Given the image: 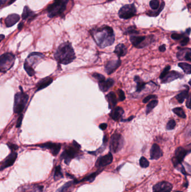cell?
I'll return each instance as SVG.
<instances>
[{
  "mask_svg": "<svg viewBox=\"0 0 191 192\" xmlns=\"http://www.w3.org/2000/svg\"><path fill=\"white\" fill-rule=\"evenodd\" d=\"M186 106L187 108L191 110V95L190 96H188L187 100L186 102Z\"/></svg>",
  "mask_w": 191,
  "mask_h": 192,
  "instance_id": "7dc6e473",
  "label": "cell"
},
{
  "mask_svg": "<svg viewBox=\"0 0 191 192\" xmlns=\"http://www.w3.org/2000/svg\"><path fill=\"white\" fill-rule=\"evenodd\" d=\"M114 52L118 57H123L127 54V48L124 45L120 43L115 47Z\"/></svg>",
  "mask_w": 191,
  "mask_h": 192,
  "instance_id": "d4e9b609",
  "label": "cell"
},
{
  "mask_svg": "<svg viewBox=\"0 0 191 192\" xmlns=\"http://www.w3.org/2000/svg\"><path fill=\"white\" fill-rule=\"evenodd\" d=\"M55 59L60 64L67 65L76 58L75 52L70 42H64L58 47L54 55Z\"/></svg>",
  "mask_w": 191,
  "mask_h": 192,
  "instance_id": "7a4b0ae2",
  "label": "cell"
},
{
  "mask_svg": "<svg viewBox=\"0 0 191 192\" xmlns=\"http://www.w3.org/2000/svg\"><path fill=\"white\" fill-rule=\"evenodd\" d=\"M155 98H157V96H155V95H149V96L146 97L143 100V103H146L150 101L151 100L155 99Z\"/></svg>",
  "mask_w": 191,
  "mask_h": 192,
  "instance_id": "ee69618b",
  "label": "cell"
},
{
  "mask_svg": "<svg viewBox=\"0 0 191 192\" xmlns=\"http://www.w3.org/2000/svg\"><path fill=\"white\" fill-rule=\"evenodd\" d=\"M160 6L159 1L158 0H151L150 2V7L154 11L159 9Z\"/></svg>",
  "mask_w": 191,
  "mask_h": 192,
  "instance_id": "8d00e7d4",
  "label": "cell"
},
{
  "mask_svg": "<svg viewBox=\"0 0 191 192\" xmlns=\"http://www.w3.org/2000/svg\"><path fill=\"white\" fill-rule=\"evenodd\" d=\"M44 57V55L40 53L34 52L29 55L24 64V69L29 75L33 76L35 74L34 70L33 68V64H36V61H39V60Z\"/></svg>",
  "mask_w": 191,
  "mask_h": 192,
  "instance_id": "8992f818",
  "label": "cell"
},
{
  "mask_svg": "<svg viewBox=\"0 0 191 192\" xmlns=\"http://www.w3.org/2000/svg\"><path fill=\"white\" fill-rule=\"evenodd\" d=\"M178 66L183 70L184 73L186 74H191V65L186 63H180L178 64Z\"/></svg>",
  "mask_w": 191,
  "mask_h": 192,
  "instance_id": "f546056e",
  "label": "cell"
},
{
  "mask_svg": "<svg viewBox=\"0 0 191 192\" xmlns=\"http://www.w3.org/2000/svg\"><path fill=\"white\" fill-rule=\"evenodd\" d=\"M101 171H102V170H101V171H96L95 173H92V174L87 175L85 178L82 179L81 180L78 181V183H79V182H93V181L95 180L96 177L97 176V175H99V174H100V173L101 172Z\"/></svg>",
  "mask_w": 191,
  "mask_h": 192,
  "instance_id": "83f0119b",
  "label": "cell"
},
{
  "mask_svg": "<svg viewBox=\"0 0 191 192\" xmlns=\"http://www.w3.org/2000/svg\"><path fill=\"white\" fill-rule=\"evenodd\" d=\"M133 118H134V116H132L130 117V118H129L128 119H127V120H123V119H122V120H121V121H130L132 120Z\"/></svg>",
  "mask_w": 191,
  "mask_h": 192,
  "instance_id": "816d5d0a",
  "label": "cell"
},
{
  "mask_svg": "<svg viewBox=\"0 0 191 192\" xmlns=\"http://www.w3.org/2000/svg\"><path fill=\"white\" fill-rule=\"evenodd\" d=\"M178 52L177 54L178 59L180 60H186L191 62V48L178 47Z\"/></svg>",
  "mask_w": 191,
  "mask_h": 192,
  "instance_id": "e0dca14e",
  "label": "cell"
},
{
  "mask_svg": "<svg viewBox=\"0 0 191 192\" xmlns=\"http://www.w3.org/2000/svg\"><path fill=\"white\" fill-rule=\"evenodd\" d=\"M22 120H23V115H20L18 121H17V125H16V127L19 128L20 127L21 124V122H22Z\"/></svg>",
  "mask_w": 191,
  "mask_h": 192,
  "instance_id": "c3c4849f",
  "label": "cell"
},
{
  "mask_svg": "<svg viewBox=\"0 0 191 192\" xmlns=\"http://www.w3.org/2000/svg\"><path fill=\"white\" fill-rule=\"evenodd\" d=\"M118 93L119 101H124L125 100V98H126L124 92L122 90H121V89H118Z\"/></svg>",
  "mask_w": 191,
  "mask_h": 192,
  "instance_id": "7bdbcfd3",
  "label": "cell"
},
{
  "mask_svg": "<svg viewBox=\"0 0 191 192\" xmlns=\"http://www.w3.org/2000/svg\"><path fill=\"white\" fill-rule=\"evenodd\" d=\"M188 83H189V84H190V86H191V79L189 81V82H188Z\"/></svg>",
  "mask_w": 191,
  "mask_h": 192,
  "instance_id": "6f0895ef",
  "label": "cell"
},
{
  "mask_svg": "<svg viewBox=\"0 0 191 192\" xmlns=\"http://www.w3.org/2000/svg\"><path fill=\"white\" fill-rule=\"evenodd\" d=\"M163 155V151L160 149L159 146L157 144H154L150 150L151 160H158Z\"/></svg>",
  "mask_w": 191,
  "mask_h": 192,
  "instance_id": "ac0fdd59",
  "label": "cell"
},
{
  "mask_svg": "<svg viewBox=\"0 0 191 192\" xmlns=\"http://www.w3.org/2000/svg\"><path fill=\"white\" fill-rule=\"evenodd\" d=\"M18 154L16 152H13L11 154H10L2 162L1 165V170L2 171L6 168L11 166L14 164L15 160H16Z\"/></svg>",
  "mask_w": 191,
  "mask_h": 192,
  "instance_id": "2e32d148",
  "label": "cell"
},
{
  "mask_svg": "<svg viewBox=\"0 0 191 192\" xmlns=\"http://www.w3.org/2000/svg\"><path fill=\"white\" fill-rule=\"evenodd\" d=\"M175 125H176V123H175V120L173 119H171L169 121L168 123L167 124L166 128L168 130H173V129H174L175 128Z\"/></svg>",
  "mask_w": 191,
  "mask_h": 192,
  "instance_id": "f35d334b",
  "label": "cell"
},
{
  "mask_svg": "<svg viewBox=\"0 0 191 192\" xmlns=\"http://www.w3.org/2000/svg\"><path fill=\"white\" fill-rule=\"evenodd\" d=\"M108 1H113V0H108Z\"/></svg>",
  "mask_w": 191,
  "mask_h": 192,
  "instance_id": "94428289",
  "label": "cell"
},
{
  "mask_svg": "<svg viewBox=\"0 0 191 192\" xmlns=\"http://www.w3.org/2000/svg\"><path fill=\"white\" fill-rule=\"evenodd\" d=\"M121 61L119 59L110 60L105 66V71L107 74L110 75L114 73L121 66Z\"/></svg>",
  "mask_w": 191,
  "mask_h": 192,
  "instance_id": "9a60e30c",
  "label": "cell"
},
{
  "mask_svg": "<svg viewBox=\"0 0 191 192\" xmlns=\"http://www.w3.org/2000/svg\"><path fill=\"white\" fill-rule=\"evenodd\" d=\"M80 148V145L78 144L77 142L73 141V144L67 147V148L64 150L61 156V157L62 159L64 160L66 164L68 165L71 162V160L78 155Z\"/></svg>",
  "mask_w": 191,
  "mask_h": 192,
  "instance_id": "277c9868",
  "label": "cell"
},
{
  "mask_svg": "<svg viewBox=\"0 0 191 192\" xmlns=\"http://www.w3.org/2000/svg\"><path fill=\"white\" fill-rule=\"evenodd\" d=\"M170 68H171L170 66H167L164 68L163 72L161 73L160 75L159 78L160 79H163L168 74V73L169 72V70H170Z\"/></svg>",
  "mask_w": 191,
  "mask_h": 192,
  "instance_id": "60d3db41",
  "label": "cell"
},
{
  "mask_svg": "<svg viewBox=\"0 0 191 192\" xmlns=\"http://www.w3.org/2000/svg\"><path fill=\"white\" fill-rule=\"evenodd\" d=\"M188 7H189V9H191V4L188 5Z\"/></svg>",
  "mask_w": 191,
  "mask_h": 192,
  "instance_id": "680465c9",
  "label": "cell"
},
{
  "mask_svg": "<svg viewBox=\"0 0 191 192\" xmlns=\"http://www.w3.org/2000/svg\"><path fill=\"white\" fill-rule=\"evenodd\" d=\"M191 28H188V29H187L186 32V33L187 35H190V34L191 33Z\"/></svg>",
  "mask_w": 191,
  "mask_h": 192,
  "instance_id": "db71d44e",
  "label": "cell"
},
{
  "mask_svg": "<svg viewBox=\"0 0 191 192\" xmlns=\"http://www.w3.org/2000/svg\"><path fill=\"white\" fill-rule=\"evenodd\" d=\"M53 82V79L50 77H47L41 79L36 84V91H39L50 86Z\"/></svg>",
  "mask_w": 191,
  "mask_h": 192,
  "instance_id": "603a6c76",
  "label": "cell"
},
{
  "mask_svg": "<svg viewBox=\"0 0 191 192\" xmlns=\"http://www.w3.org/2000/svg\"><path fill=\"white\" fill-rule=\"evenodd\" d=\"M36 16V15L29 9L27 6H25L24 7L22 14V19L23 20H29V21H31L33 19L35 18Z\"/></svg>",
  "mask_w": 191,
  "mask_h": 192,
  "instance_id": "cb8c5ba5",
  "label": "cell"
},
{
  "mask_svg": "<svg viewBox=\"0 0 191 192\" xmlns=\"http://www.w3.org/2000/svg\"><path fill=\"white\" fill-rule=\"evenodd\" d=\"M15 1H16V0H10V2H9V5L12 4Z\"/></svg>",
  "mask_w": 191,
  "mask_h": 192,
  "instance_id": "11a10c76",
  "label": "cell"
},
{
  "mask_svg": "<svg viewBox=\"0 0 191 192\" xmlns=\"http://www.w3.org/2000/svg\"><path fill=\"white\" fill-rule=\"evenodd\" d=\"M158 104V101L157 100H154L153 101L150 102L148 105L146 106V114H149L150 112L153 110L154 108H155L156 106Z\"/></svg>",
  "mask_w": 191,
  "mask_h": 192,
  "instance_id": "1f68e13d",
  "label": "cell"
},
{
  "mask_svg": "<svg viewBox=\"0 0 191 192\" xmlns=\"http://www.w3.org/2000/svg\"><path fill=\"white\" fill-rule=\"evenodd\" d=\"M21 89V88L20 87ZM29 100V96L24 93L21 89V92L17 93L15 96L14 112L15 114H20L24 110Z\"/></svg>",
  "mask_w": 191,
  "mask_h": 192,
  "instance_id": "5b68a950",
  "label": "cell"
},
{
  "mask_svg": "<svg viewBox=\"0 0 191 192\" xmlns=\"http://www.w3.org/2000/svg\"><path fill=\"white\" fill-rule=\"evenodd\" d=\"M92 76L96 79L98 81V82H100L101 81H103L105 79L104 76L100 74L96 73H93L92 74Z\"/></svg>",
  "mask_w": 191,
  "mask_h": 192,
  "instance_id": "b9f144b4",
  "label": "cell"
},
{
  "mask_svg": "<svg viewBox=\"0 0 191 192\" xmlns=\"http://www.w3.org/2000/svg\"><path fill=\"white\" fill-rule=\"evenodd\" d=\"M173 185L168 182H161L157 183L153 187V192H170Z\"/></svg>",
  "mask_w": 191,
  "mask_h": 192,
  "instance_id": "4fadbf2b",
  "label": "cell"
},
{
  "mask_svg": "<svg viewBox=\"0 0 191 192\" xmlns=\"http://www.w3.org/2000/svg\"><path fill=\"white\" fill-rule=\"evenodd\" d=\"M182 77H183V75L179 72H177L176 71H171L169 72L168 74L163 79H161V83H167L171 82L174 80H176L177 79L181 78Z\"/></svg>",
  "mask_w": 191,
  "mask_h": 192,
  "instance_id": "d6986e66",
  "label": "cell"
},
{
  "mask_svg": "<svg viewBox=\"0 0 191 192\" xmlns=\"http://www.w3.org/2000/svg\"><path fill=\"white\" fill-rule=\"evenodd\" d=\"M123 137L118 133H115L112 136L110 141V150L113 153H117L121 151L124 146Z\"/></svg>",
  "mask_w": 191,
  "mask_h": 192,
  "instance_id": "9c48e42d",
  "label": "cell"
},
{
  "mask_svg": "<svg viewBox=\"0 0 191 192\" xmlns=\"http://www.w3.org/2000/svg\"><path fill=\"white\" fill-rule=\"evenodd\" d=\"M5 38V36H4V35H2V34H1V41H2L3 40V39Z\"/></svg>",
  "mask_w": 191,
  "mask_h": 192,
  "instance_id": "9f6ffc18",
  "label": "cell"
},
{
  "mask_svg": "<svg viewBox=\"0 0 191 192\" xmlns=\"http://www.w3.org/2000/svg\"><path fill=\"white\" fill-rule=\"evenodd\" d=\"M130 41L134 47L137 48H141L148 46L154 41V37L153 36L148 37L131 36Z\"/></svg>",
  "mask_w": 191,
  "mask_h": 192,
  "instance_id": "ba28073f",
  "label": "cell"
},
{
  "mask_svg": "<svg viewBox=\"0 0 191 192\" xmlns=\"http://www.w3.org/2000/svg\"><path fill=\"white\" fill-rule=\"evenodd\" d=\"M186 37L185 34H178V33H173L171 36V38L174 40H180L182 39L184 37Z\"/></svg>",
  "mask_w": 191,
  "mask_h": 192,
  "instance_id": "ab89813d",
  "label": "cell"
},
{
  "mask_svg": "<svg viewBox=\"0 0 191 192\" xmlns=\"http://www.w3.org/2000/svg\"><path fill=\"white\" fill-rule=\"evenodd\" d=\"M134 80L137 84L136 91V92L140 93L144 89H145L146 86L147 84L144 82L140 77L135 76L134 78Z\"/></svg>",
  "mask_w": 191,
  "mask_h": 192,
  "instance_id": "4316f807",
  "label": "cell"
},
{
  "mask_svg": "<svg viewBox=\"0 0 191 192\" xmlns=\"http://www.w3.org/2000/svg\"><path fill=\"white\" fill-rule=\"evenodd\" d=\"M7 146L9 147L10 149L13 152L16 151V150H18L19 148V147L18 146L14 144H11V143H8Z\"/></svg>",
  "mask_w": 191,
  "mask_h": 192,
  "instance_id": "bcb514c9",
  "label": "cell"
},
{
  "mask_svg": "<svg viewBox=\"0 0 191 192\" xmlns=\"http://www.w3.org/2000/svg\"><path fill=\"white\" fill-rule=\"evenodd\" d=\"M97 45L100 48H105L113 44L115 36L113 30L107 25L95 28L90 31Z\"/></svg>",
  "mask_w": 191,
  "mask_h": 192,
  "instance_id": "6da1fadb",
  "label": "cell"
},
{
  "mask_svg": "<svg viewBox=\"0 0 191 192\" xmlns=\"http://www.w3.org/2000/svg\"><path fill=\"white\" fill-rule=\"evenodd\" d=\"M190 152H191V148L190 149H186L182 147L177 148L175 151L174 157L172 159L174 166L175 167L178 165L182 164L186 156Z\"/></svg>",
  "mask_w": 191,
  "mask_h": 192,
  "instance_id": "8fae6325",
  "label": "cell"
},
{
  "mask_svg": "<svg viewBox=\"0 0 191 192\" xmlns=\"http://www.w3.org/2000/svg\"><path fill=\"white\" fill-rule=\"evenodd\" d=\"M181 192V191H177V192Z\"/></svg>",
  "mask_w": 191,
  "mask_h": 192,
  "instance_id": "91938a15",
  "label": "cell"
},
{
  "mask_svg": "<svg viewBox=\"0 0 191 192\" xmlns=\"http://www.w3.org/2000/svg\"><path fill=\"white\" fill-rule=\"evenodd\" d=\"M114 81L113 79L109 78L107 80H104L103 81H101L100 82H98L99 87L100 91L103 92L108 91L109 89L112 87L114 85Z\"/></svg>",
  "mask_w": 191,
  "mask_h": 192,
  "instance_id": "ffe728a7",
  "label": "cell"
},
{
  "mask_svg": "<svg viewBox=\"0 0 191 192\" xmlns=\"http://www.w3.org/2000/svg\"><path fill=\"white\" fill-rule=\"evenodd\" d=\"M113 160L112 154L109 152L106 155L101 156L98 159L96 162V166L97 167H102L110 164Z\"/></svg>",
  "mask_w": 191,
  "mask_h": 192,
  "instance_id": "5bb4252c",
  "label": "cell"
},
{
  "mask_svg": "<svg viewBox=\"0 0 191 192\" xmlns=\"http://www.w3.org/2000/svg\"><path fill=\"white\" fill-rule=\"evenodd\" d=\"M190 41V38L188 37H184L181 41V45L182 46H186L188 44V43Z\"/></svg>",
  "mask_w": 191,
  "mask_h": 192,
  "instance_id": "f6af8a7d",
  "label": "cell"
},
{
  "mask_svg": "<svg viewBox=\"0 0 191 192\" xmlns=\"http://www.w3.org/2000/svg\"><path fill=\"white\" fill-rule=\"evenodd\" d=\"M15 56L11 53H6L1 56L0 69L1 73H6L11 69L15 62Z\"/></svg>",
  "mask_w": 191,
  "mask_h": 192,
  "instance_id": "52a82bcc",
  "label": "cell"
},
{
  "mask_svg": "<svg viewBox=\"0 0 191 192\" xmlns=\"http://www.w3.org/2000/svg\"><path fill=\"white\" fill-rule=\"evenodd\" d=\"M20 16L18 14H10L5 19V24L7 27H11L20 20Z\"/></svg>",
  "mask_w": 191,
  "mask_h": 192,
  "instance_id": "7402d4cb",
  "label": "cell"
},
{
  "mask_svg": "<svg viewBox=\"0 0 191 192\" xmlns=\"http://www.w3.org/2000/svg\"><path fill=\"white\" fill-rule=\"evenodd\" d=\"M124 34H129L131 36H136V34H139V32L137 31L136 28L135 27H130L128 28L124 33Z\"/></svg>",
  "mask_w": 191,
  "mask_h": 192,
  "instance_id": "d590c367",
  "label": "cell"
},
{
  "mask_svg": "<svg viewBox=\"0 0 191 192\" xmlns=\"http://www.w3.org/2000/svg\"><path fill=\"white\" fill-rule=\"evenodd\" d=\"M124 114V110L120 107H117L113 109L109 114V116L111 118L115 121H118L122 119Z\"/></svg>",
  "mask_w": 191,
  "mask_h": 192,
  "instance_id": "44dd1931",
  "label": "cell"
},
{
  "mask_svg": "<svg viewBox=\"0 0 191 192\" xmlns=\"http://www.w3.org/2000/svg\"><path fill=\"white\" fill-rule=\"evenodd\" d=\"M99 128H100V129H101L103 130H104L107 128V124L105 123L101 124L99 125Z\"/></svg>",
  "mask_w": 191,
  "mask_h": 192,
  "instance_id": "681fc988",
  "label": "cell"
},
{
  "mask_svg": "<svg viewBox=\"0 0 191 192\" xmlns=\"http://www.w3.org/2000/svg\"><path fill=\"white\" fill-rule=\"evenodd\" d=\"M70 0H55L54 2L47 8L48 16L50 18L57 16H62L66 10Z\"/></svg>",
  "mask_w": 191,
  "mask_h": 192,
  "instance_id": "3957f363",
  "label": "cell"
},
{
  "mask_svg": "<svg viewBox=\"0 0 191 192\" xmlns=\"http://www.w3.org/2000/svg\"><path fill=\"white\" fill-rule=\"evenodd\" d=\"M23 26H24V23H19V24L18 25V27L19 30V31H20V30H21V29L23 28Z\"/></svg>",
  "mask_w": 191,
  "mask_h": 192,
  "instance_id": "f5cc1de1",
  "label": "cell"
},
{
  "mask_svg": "<svg viewBox=\"0 0 191 192\" xmlns=\"http://www.w3.org/2000/svg\"><path fill=\"white\" fill-rule=\"evenodd\" d=\"M173 112L175 114L178 116L179 117L185 119L186 118V115L185 114L184 110H183L181 107H176L173 109Z\"/></svg>",
  "mask_w": 191,
  "mask_h": 192,
  "instance_id": "d6a6232c",
  "label": "cell"
},
{
  "mask_svg": "<svg viewBox=\"0 0 191 192\" xmlns=\"http://www.w3.org/2000/svg\"><path fill=\"white\" fill-rule=\"evenodd\" d=\"M63 177V174L61 171V167L60 166H57L55 168V174H54V179L55 180H59V179Z\"/></svg>",
  "mask_w": 191,
  "mask_h": 192,
  "instance_id": "e575fe53",
  "label": "cell"
},
{
  "mask_svg": "<svg viewBox=\"0 0 191 192\" xmlns=\"http://www.w3.org/2000/svg\"><path fill=\"white\" fill-rule=\"evenodd\" d=\"M164 6H165V3L164 2H162L160 6L159 10L157 11H150L149 13H147V15L150 16H153V17H156L158 15H159L160 13H161V11L164 9Z\"/></svg>",
  "mask_w": 191,
  "mask_h": 192,
  "instance_id": "836d02e7",
  "label": "cell"
},
{
  "mask_svg": "<svg viewBox=\"0 0 191 192\" xmlns=\"http://www.w3.org/2000/svg\"><path fill=\"white\" fill-rule=\"evenodd\" d=\"M106 98L108 102L109 109H114L117 103V99L115 94L113 92H110L106 96Z\"/></svg>",
  "mask_w": 191,
  "mask_h": 192,
  "instance_id": "484cf974",
  "label": "cell"
},
{
  "mask_svg": "<svg viewBox=\"0 0 191 192\" xmlns=\"http://www.w3.org/2000/svg\"><path fill=\"white\" fill-rule=\"evenodd\" d=\"M36 146L39 147L41 148H45L50 150V152L53 156H57L61 148V144L59 143H55L52 142H47L45 143H43L39 145H37Z\"/></svg>",
  "mask_w": 191,
  "mask_h": 192,
  "instance_id": "7c38bea8",
  "label": "cell"
},
{
  "mask_svg": "<svg viewBox=\"0 0 191 192\" xmlns=\"http://www.w3.org/2000/svg\"><path fill=\"white\" fill-rule=\"evenodd\" d=\"M76 183H78V181H76V180L68 182L67 183H66L65 184H64L62 187L59 188L56 192H66L67 190L69 188L71 187L73 184H75Z\"/></svg>",
  "mask_w": 191,
  "mask_h": 192,
  "instance_id": "4dcf8cb0",
  "label": "cell"
},
{
  "mask_svg": "<svg viewBox=\"0 0 191 192\" xmlns=\"http://www.w3.org/2000/svg\"><path fill=\"white\" fill-rule=\"evenodd\" d=\"M188 88L187 89L181 92L180 93H179L176 96L175 98L179 103H182L186 100V98L188 97Z\"/></svg>",
  "mask_w": 191,
  "mask_h": 192,
  "instance_id": "f1b7e54d",
  "label": "cell"
},
{
  "mask_svg": "<svg viewBox=\"0 0 191 192\" xmlns=\"http://www.w3.org/2000/svg\"><path fill=\"white\" fill-rule=\"evenodd\" d=\"M140 165L141 167L142 168H146L148 167L149 166V162L148 160L146 159L144 157H141L140 159Z\"/></svg>",
  "mask_w": 191,
  "mask_h": 192,
  "instance_id": "74e56055",
  "label": "cell"
},
{
  "mask_svg": "<svg viewBox=\"0 0 191 192\" xmlns=\"http://www.w3.org/2000/svg\"><path fill=\"white\" fill-rule=\"evenodd\" d=\"M159 50L161 52H163L164 51H165L166 50V46L165 45H161L160 46L159 48Z\"/></svg>",
  "mask_w": 191,
  "mask_h": 192,
  "instance_id": "f907efd6",
  "label": "cell"
},
{
  "mask_svg": "<svg viewBox=\"0 0 191 192\" xmlns=\"http://www.w3.org/2000/svg\"><path fill=\"white\" fill-rule=\"evenodd\" d=\"M136 12V9L134 4L126 5L119 10L118 15L120 18L128 19L134 16Z\"/></svg>",
  "mask_w": 191,
  "mask_h": 192,
  "instance_id": "30bf717a",
  "label": "cell"
}]
</instances>
